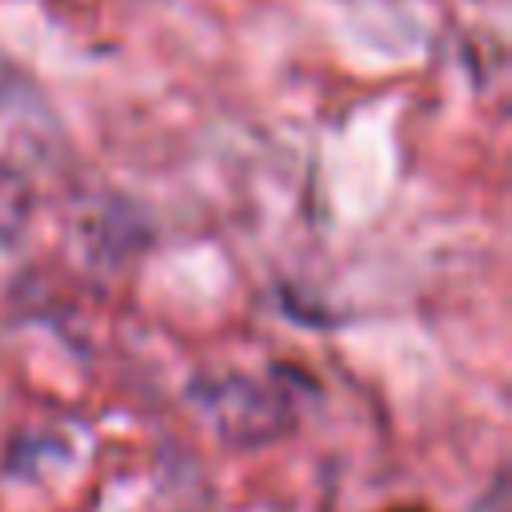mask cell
<instances>
[{
  "instance_id": "1",
  "label": "cell",
  "mask_w": 512,
  "mask_h": 512,
  "mask_svg": "<svg viewBox=\"0 0 512 512\" xmlns=\"http://www.w3.org/2000/svg\"><path fill=\"white\" fill-rule=\"evenodd\" d=\"M192 396L212 416L216 432L232 444H264L280 436L292 416V400L268 380H252V376L200 380Z\"/></svg>"
},
{
  "instance_id": "2",
  "label": "cell",
  "mask_w": 512,
  "mask_h": 512,
  "mask_svg": "<svg viewBox=\"0 0 512 512\" xmlns=\"http://www.w3.org/2000/svg\"><path fill=\"white\" fill-rule=\"evenodd\" d=\"M392 512H428V508H420V504H404V508H392Z\"/></svg>"
}]
</instances>
